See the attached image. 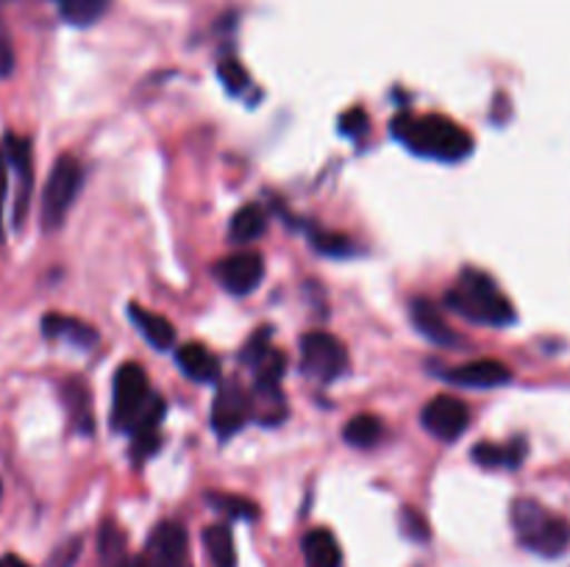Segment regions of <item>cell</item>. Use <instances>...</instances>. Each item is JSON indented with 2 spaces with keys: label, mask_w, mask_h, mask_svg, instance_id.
I'll return each mask as SVG.
<instances>
[{
  "label": "cell",
  "mask_w": 570,
  "mask_h": 567,
  "mask_svg": "<svg viewBox=\"0 0 570 567\" xmlns=\"http://www.w3.org/2000/svg\"><path fill=\"white\" fill-rule=\"evenodd\" d=\"M393 137L412 153L438 161H460L473 150V137L454 120L440 115H401L390 122Z\"/></svg>",
  "instance_id": "1"
},
{
  "label": "cell",
  "mask_w": 570,
  "mask_h": 567,
  "mask_svg": "<svg viewBox=\"0 0 570 567\" xmlns=\"http://www.w3.org/2000/svg\"><path fill=\"white\" fill-rule=\"evenodd\" d=\"M165 417V400L150 392L145 370L137 361L120 365L115 376V400H111V426L126 434L159 431Z\"/></svg>",
  "instance_id": "2"
},
{
  "label": "cell",
  "mask_w": 570,
  "mask_h": 567,
  "mask_svg": "<svg viewBox=\"0 0 570 567\" xmlns=\"http://www.w3.org/2000/svg\"><path fill=\"white\" fill-rule=\"evenodd\" d=\"M445 304L456 315H462L471 322H479V326L504 328L515 322V309H512L510 298L501 292L499 284L488 272L476 270V267H465L460 272V281L445 295Z\"/></svg>",
  "instance_id": "3"
},
{
  "label": "cell",
  "mask_w": 570,
  "mask_h": 567,
  "mask_svg": "<svg viewBox=\"0 0 570 567\" xmlns=\"http://www.w3.org/2000/svg\"><path fill=\"white\" fill-rule=\"evenodd\" d=\"M512 528L523 548L546 559H557L570 548V523L532 498L512 504Z\"/></svg>",
  "instance_id": "4"
},
{
  "label": "cell",
  "mask_w": 570,
  "mask_h": 567,
  "mask_svg": "<svg viewBox=\"0 0 570 567\" xmlns=\"http://www.w3.org/2000/svg\"><path fill=\"white\" fill-rule=\"evenodd\" d=\"M83 170L76 156L65 153L53 161L48 172V181L42 187V203H39V220L45 231H56L65 226L67 211L76 203V195L81 189Z\"/></svg>",
  "instance_id": "5"
},
{
  "label": "cell",
  "mask_w": 570,
  "mask_h": 567,
  "mask_svg": "<svg viewBox=\"0 0 570 567\" xmlns=\"http://www.w3.org/2000/svg\"><path fill=\"white\" fill-rule=\"evenodd\" d=\"M301 367L317 381H334L348 370V350L326 331H309L301 337Z\"/></svg>",
  "instance_id": "6"
},
{
  "label": "cell",
  "mask_w": 570,
  "mask_h": 567,
  "mask_svg": "<svg viewBox=\"0 0 570 567\" xmlns=\"http://www.w3.org/2000/svg\"><path fill=\"white\" fill-rule=\"evenodd\" d=\"M250 417V395L245 392L237 378H226L217 387L215 400H212V428L217 437L228 439L248 422Z\"/></svg>",
  "instance_id": "7"
},
{
  "label": "cell",
  "mask_w": 570,
  "mask_h": 567,
  "mask_svg": "<svg viewBox=\"0 0 570 567\" xmlns=\"http://www.w3.org/2000/svg\"><path fill=\"white\" fill-rule=\"evenodd\" d=\"M421 420L423 428L432 437H438L440 442H454L471 426V409H468L465 400L451 398V395H438V398H432L423 406Z\"/></svg>",
  "instance_id": "8"
},
{
  "label": "cell",
  "mask_w": 570,
  "mask_h": 567,
  "mask_svg": "<svg viewBox=\"0 0 570 567\" xmlns=\"http://www.w3.org/2000/svg\"><path fill=\"white\" fill-rule=\"evenodd\" d=\"M150 567H193L189 539L181 523H159L148 537Z\"/></svg>",
  "instance_id": "9"
},
{
  "label": "cell",
  "mask_w": 570,
  "mask_h": 567,
  "mask_svg": "<svg viewBox=\"0 0 570 567\" xmlns=\"http://www.w3.org/2000/svg\"><path fill=\"white\" fill-rule=\"evenodd\" d=\"M3 156L6 161H9V170H14L17 178H20V187H17V203H14V226H22L28 203H31V187H33L31 139L17 137V133H6Z\"/></svg>",
  "instance_id": "10"
},
{
  "label": "cell",
  "mask_w": 570,
  "mask_h": 567,
  "mask_svg": "<svg viewBox=\"0 0 570 567\" xmlns=\"http://www.w3.org/2000/svg\"><path fill=\"white\" fill-rule=\"evenodd\" d=\"M217 278H220L223 287L234 295H248L265 278V259L254 250H243V253L226 256V259L217 265Z\"/></svg>",
  "instance_id": "11"
},
{
  "label": "cell",
  "mask_w": 570,
  "mask_h": 567,
  "mask_svg": "<svg viewBox=\"0 0 570 567\" xmlns=\"http://www.w3.org/2000/svg\"><path fill=\"white\" fill-rule=\"evenodd\" d=\"M445 378H449L451 384H456V387L493 389V387H501V384H510L512 372L510 367L501 365V361L479 359V361H471V365L454 367V370L445 372Z\"/></svg>",
  "instance_id": "12"
},
{
  "label": "cell",
  "mask_w": 570,
  "mask_h": 567,
  "mask_svg": "<svg viewBox=\"0 0 570 567\" xmlns=\"http://www.w3.org/2000/svg\"><path fill=\"white\" fill-rule=\"evenodd\" d=\"M412 322H415L417 331L429 339V342L440 345V348H451V345H460V337L451 331V326L445 322L443 311L426 298L412 300Z\"/></svg>",
  "instance_id": "13"
},
{
  "label": "cell",
  "mask_w": 570,
  "mask_h": 567,
  "mask_svg": "<svg viewBox=\"0 0 570 567\" xmlns=\"http://www.w3.org/2000/svg\"><path fill=\"white\" fill-rule=\"evenodd\" d=\"M42 331H45V337L65 339V342L76 345V348H81V350L95 348L100 339L98 331H95L89 322L78 320V317H67V315H45Z\"/></svg>",
  "instance_id": "14"
},
{
  "label": "cell",
  "mask_w": 570,
  "mask_h": 567,
  "mask_svg": "<svg viewBox=\"0 0 570 567\" xmlns=\"http://www.w3.org/2000/svg\"><path fill=\"white\" fill-rule=\"evenodd\" d=\"M176 361L193 381H217L220 378V359L200 342L181 345L176 350Z\"/></svg>",
  "instance_id": "15"
},
{
  "label": "cell",
  "mask_w": 570,
  "mask_h": 567,
  "mask_svg": "<svg viewBox=\"0 0 570 567\" xmlns=\"http://www.w3.org/2000/svg\"><path fill=\"white\" fill-rule=\"evenodd\" d=\"M128 317H131V322L137 326V331L142 334V337L148 339L156 350L173 348V342H176V328H173V322L167 320V317L142 309V306H137V304L128 306Z\"/></svg>",
  "instance_id": "16"
},
{
  "label": "cell",
  "mask_w": 570,
  "mask_h": 567,
  "mask_svg": "<svg viewBox=\"0 0 570 567\" xmlns=\"http://www.w3.org/2000/svg\"><path fill=\"white\" fill-rule=\"evenodd\" d=\"M304 548L306 567H340L343 565V550H340L337 537L328 528H312L301 543Z\"/></svg>",
  "instance_id": "17"
},
{
  "label": "cell",
  "mask_w": 570,
  "mask_h": 567,
  "mask_svg": "<svg viewBox=\"0 0 570 567\" xmlns=\"http://www.w3.org/2000/svg\"><path fill=\"white\" fill-rule=\"evenodd\" d=\"M523 456H527V442L523 439H515L510 445L479 442L473 448V459L482 467H507V470H515V467H521Z\"/></svg>",
  "instance_id": "18"
},
{
  "label": "cell",
  "mask_w": 570,
  "mask_h": 567,
  "mask_svg": "<svg viewBox=\"0 0 570 567\" xmlns=\"http://www.w3.org/2000/svg\"><path fill=\"white\" fill-rule=\"evenodd\" d=\"M65 404H67V411H70L72 426H76L81 434H92L95 431L92 395H89V389L83 387L81 381H76V378L65 381Z\"/></svg>",
  "instance_id": "19"
},
{
  "label": "cell",
  "mask_w": 570,
  "mask_h": 567,
  "mask_svg": "<svg viewBox=\"0 0 570 567\" xmlns=\"http://www.w3.org/2000/svg\"><path fill=\"white\" fill-rule=\"evenodd\" d=\"M284 411H287V406H284L278 384H256L254 395H250V417L273 426V422L284 420Z\"/></svg>",
  "instance_id": "20"
},
{
  "label": "cell",
  "mask_w": 570,
  "mask_h": 567,
  "mask_svg": "<svg viewBox=\"0 0 570 567\" xmlns=\"http://www.w3.org/2000/svg\"><path fill=\"white\" fill-rule=\"evenodd\" d=\"M267 231V211L259 203H248L228 222V237L234 242H254Z\"/></svg>",
  "instance_id": "21"
},
{
  "label": "cell",
  "mask_w": 570,
  "mask_h": 567,
  "mask_svg": "<svg viewBox=\"0 0 570 567\" xmlns=\"http://www.w3.org/2000/svg\"><path fill=\"white\" fill-rule=\"evenodd\" d=\"M204 548L215 567H237V550H234L232 528L226 523H215L204 531Z\"/></svg>",
  "instance_id": "22"
},
{
  "label": "cell",
  "mask_w": 570,
  "mask_h": 567,
  "mask_svg": "<svg viewBox=\"0 0 570 567\" xmlns=\"http://www.w3.org/2000/svg\"><path fill=\"white\" fill-rule=\"evenodd\" d=\"M384 437V422L376 415H360L345 422L343 439L354 448H373Z\"/></svg>",
  "instance_id": "23"
},
{
  "label": "cell",
  "mask_w": 570,
  "mask_h": 567,
  "mask_svg": "<svg viewBox=\"0 0 570 567\" xmlns=\"http://www.w3.org/2000/svg\"><path fill=\"white\" fill-rule=\"evenodd\" d=\"M111 0H56L61 17L72 26H92L104 17V11L109 9Z\"/></svg>",
  "instance_id": "24"
},
{
  "label": "cell",
  "mask_w": 570,
  "mask_h": 567,
  "mask_svg": "<svg viewBox=\"0 0 570 567\" xmlns=\"http://www.w3.org/2000/svg\"><path fill=\"white\" fill-rule=\"evenodd\" d=\"M98 550H100V559H104L106 567L117 565L122 556H128L126 554V534H122L115 523H104V528H100Z\"/></svg>",
  "instance_id": "25"
},
{
  "label": "cell",
  "mask_w": 570,
  "mask_h": 567,
  "mask_svg": "<svg viewBox=\"0 0 570 567\" xmlns=\"http://www.w3.org/2000/svg\"><path fill=\"white\" fill-rule=\"evenodd\" d=\"M209 504L215 506V509L226 511V515L234 517V520H254V517L259 515V509H256L254 500L239 498V495H223V493L215 495L212 493Z\"/></svg>",
  "instance_id": "26"
},
{
  "label": "cell",
  "mask_w": 570,
  "mask_h": 567,
  "mask_svg": "<svg viewBox=\"0 0 570 567\" xmlns=\"http://www.w3.org/2000/svg\"><path fill=\"white\" fill-rule=\"evenodd\" d=\"M399 523H401V531H404L410 539H415V543H426L429 539L426 517H423L417 509H412V506H404V509H401Z\"/></svg>",
  "instance_id": "27"
},
{
  "label": "cell",
  "mask_w": 570,
  "mask_h": 567,
  "mask_svg": "<svg viewBox=\"0 0 570 567\" xmlns=\"http://www.w3.org/2000/svg\"><path fill=\"white\" fill-rule=\"evenodd\" d=\"M217 76H220V81L226 83V89L232 94H239L248 87V72H245V67L234 59L223 61V64L217 67Z\"/></svg>",
  "instance_id": "28"
},
{
  "label": "cell",
  "mask_w": 570,
  "mask_h": 567,
  "mask_svg": "<svg viewBox=\"0 0 570 567\" xmlns=\"http://www.w3.org/2000/svg\"><path fill=\"white\" fill-rule=\"evenodd\" d=\"M312 245L328 256H345L354 250V245H351L348 237H340V233H323V231H312Z\"/></svg>",
  "instance_id": "29"
},
{
  "label": "cell",
  "mask_w": 570,
  "mask_h": 567,
  "mask_svg": "<svg viewBox=\"0 0 570 567\" xmlns=\"http://www.w3.org/2000/svg\"><path fill=\"white\" fill-rule=\"evenodd\" d=\"M78 554H81V537H72L53 550V556H50L45 567H72L76 565Z\"/></svg>",
  "instance_id": "30"
},
{
  "label": "cell",
  "mask_w": 570,
  "mask_h": 567,
  "mask_svg": "<svg viewBox=\"0 0 570 567\" xmlns=\"http://www.w3.org/2000/svg\"><path fill=\"white\" fill-rule=\"evenodd\" d=\"M340 128H343L345 137H362L367 131V115L362 109H351L348 115H343L340 120Z\"/></svg>",
  "instance_id": "31"
},
{
  "label": "cell",
  "mask_w": 570,
  "mask_h": 567,
  "mask_svg": "<svg viewBox=\"0 0 570 567\" xmlns=\"http://www.w3.org/2000/svg\"><path fill=\"white\" fill-rule=\"evenodd\" d=\"M6 192H9V161H6L3 148H0V242H3V209H6Z\"/></svg>",
  "instance_id": "32"
},
{
  "label": "cell",
  "mask_w": 570,
  "mask_h": 567,
  "mask_svg": "<svg viewBox=\"0 0 570 567\" xmlns=\"http://www.w3.org/2000/svg\"><path fill=\"white\" fill-rule=\"evenodd\" d=\"M14 70V50H11L9 39L0 37V78H9Z\"/></svg>",
  "instance_id": "33"
},
{
  "label": "cell",
  "mask_w": 570,
  "mask_h": 567,
  "mask_svg": "<svg viewBox=\"0 0 570 567\" xmlns=\"http://www.w3.org/2000/svg\"><path fill=\"white\" fill-rule=\"evenodd\" d=\"M111 567H148V565H145V559H139V556H122V559Z\"/></svg>",
  "instance_id": "34"
},
{
  "label": "cell",
  "mask_w": 570,
  "mask_h": 567,
  "mask_svg": "<svg viewBox=\"0 0 570 567\" xmlns=\"http://www.w3.org/2000/svg\"><path fill=\"white\" fill-rule=\"evenodd\" d=\"M0 567H28L26 561L20 559V556H14V554H6L3 559H0Z\"/></svg>",
  "instance_id": "35"
},
{
  "label": "cell",
  "mask_w": 570,
  "mask_h": 567,
  "mask_svg": "<svg viewBox=\"0 0 570 567\" xmlns=\"http://www.w3.org/2000/svg\"><path fill=\"white\" fill-rule=\"evenodd\" d=\"M0 495H3V487H0Z\"/></svg>",
  "instance_id": "36"
}]
</instances>
